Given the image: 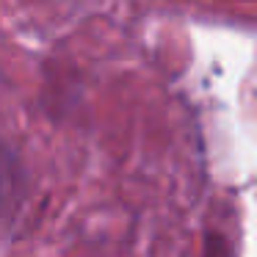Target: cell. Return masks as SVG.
<instances>
[{"label":"cell","instance_id":"6da1fadb","mask_svg":"<svg viewBox=\"0 0 257 257\" xmlns=\"http://www.w3.org/2000/svg\"><path fill=\"white\" fill-rule=\"evenodd\" d=\"M12 188H14V161H12V152H9L6 141L0 139V213L6 210Z\"/></svg>","mask_w":257,"mask_h":257}]
</instances>
